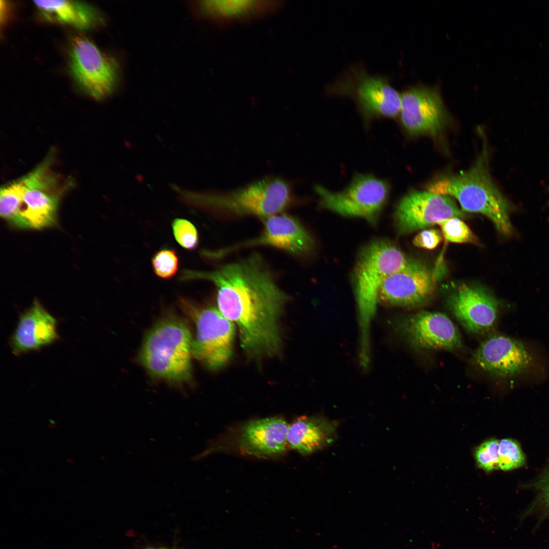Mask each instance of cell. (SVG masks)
I'll use <instances>...</instances> for the list:
<instances>
[{
    "instance_id": "1",
    "label": "cell",
    "mask_w": 549,
    "mask_h": 549,
    "mask_svg": "<svg viewBox=\"0 0 549 549\" xmlns=\"http://www.w3.org/2000/svg\"><path fill=\"white\" fill-rule=\"evenodd\" d=\"M181 278L213 283L217 308L236 325L241 347L248 355L269 356L279 350V321L289 296L260 256L254 254L211 271L185 270Z\"/></svg>"
},
{
    "instance_id": "2",
    "label": "cell",
    "mask_w": 549,
    "mask_h": 549,
    "mask_svg": "<svg viewBox=\"0 0 549 549\" xmlns=\"http://www.w3.org/2000/svg\"><path fill=\"white\" fill-rule=\"evenodd\" d=\"M485 151L475 165L467 171L444 175L428 185V191L451 196L463 211L486 216L503 235L512 232L509 218L508 202L493 182L489 174Z\"/></svg>"
},
{
    "instance_id": "3",
    "label": "cell",
    "mask_w": 549,
    "mask_h": 549,
    "mask_svg": "<svg viewBox=\"0 0 549 549\" xmlns=\"http://www.w3.org/2000/svg\"><path fill=\"white\" fill-rule=\"evenodd\" d=\"M404 253L386 240H376L360 253L354 269V284L360 329V362L370 361L369 331L378 293L385 279L408 262Z\"/></svg>"
},
{
    "instance_id": "4",
    "label": "cell",
    "mask_w": 549,
    "mask_h": 549,
    "mask_svg": "<svg viewBox=\"0 0 549 549\" xmlns=\"http://www.w3.org/2000/svg\"><path fill=\"white\" fill-rule=\"evenodd\" d=\"M190 330L182 320L169 316L147 333L139 359L153 377L175 382L190 380L192 375Z\"/></svg>"
},
{
    "instance_id": "5",
    "label": "cell",
    "mask_w": 549,
    "mask_h": 549,
    "mask_svg": "<svg viewBox=\"0 0 549 549\" xmlns=\"http://www.w3.org/2000/svg\"><path fill=\"white\" fill-rule=\"evenodd\" d=\"M190 195L193 201L203 207L266 218L283 211L288 205L291 194L285 181L268 177L227 193Z\"/></svg>"
},
{
    "instance_id": "6",
    "label": "cell",
    "mask_w": 549,
    "mask_h": 549,
    "mask_svg": "<svg viewBox=\"0 0 549 549\" xmlns=\"http://www.w3.org/2000/svg\"><path fill=\"white\" fill-rule=\"evenodd\" d=\"M179 305L196 326L192 355L212 370L226 364L232 355L234 324L217 308L201 307L184 298L180 299Z\"/></svg>"
},
{
    "instance_id": "7",
    "label": "cell",
    "mask_w": 549,
    "mask_h": 549,
    "mask_svg": "<svg viewBox=\"0 0 549 549\" xmlns=\"http://www.w3.org/2000/svg\"><path fill=\"white\" fill-rule=\"evenodd\" d=\"M390 185L384 179L368 174H355L340 192H333L317 185L321 205L346 217H361L374 223L386 204Z\"/></svg>"
},
{
    "instance_id": "8",
    "label": "cell",
    "mask_w": 549,
    "mask_h": 549,
    "mask_svg": "<svg viewBox=\"0 0 549 549\" xmlns=\"http://www.w3.org/2000/svg\"><path fill=\"white\" fill-rule=\"evenodd\" d=\"M330 91L354 99L362 115L374 117H395L400 114L401 94L386 77L371 75L362 68H353L344 79L337 82Z\"/></svg>"
},
{
    "instance_id": "9",
    "label": "cell",
    "mask_w": 549,
    "mask_h": 549,
    "mask_svg": "<svg viewBox=\"0 0 549 549\" xmlns=\"http://www.w3.org/2000/svg\"><path fill=\"white\" fill-rule=\"evenodd\" d=\"M69 66L78 84L95 99L106 97L116 85L117 64L85 37L76 36L71 40Z\"/></svg>"
},
{
    "instance_id": "10",
    "label": "cell",
    "mask_w": 549,
    "mask_h": 549,
    "mask_svg": "<svg viewBox=\"0 0 549 549\" xmlns=\"http://www.w3.org/2000/svg\"><path fill=\"white\" fill-rule=\"evenodd\" d=\"M463 211L449 196L413 190L399 201L394 218L398 231L404 234L449 218H464L466 215Z\"/></svg>"
},
{
    "instance_id": "11",
    "label": "cell",
    "mask_w": 549,
    "mask_h": 549,
    "mask_svg": "<svg viewBox=\"0 0 549 549\" xmlns=\"http://www.w3.org/2000/svg\"><path fill=\"white\" fill-rule=\"evenodd\" d=\"M397 329L408 343L418 350H454L462 346L461 337L444 314L421 311L397 321Z\"/></svg>"
},
{
    "instance_id": "12",
    "label": "cell",
    "mask_w": 549,
    "mask_h": 549,
    "mask_svg": "<svg viewBox=\"0 0 549 549\" xmlns=\"http://www.w3.org/2000/svg\"><path fill=\"white\" fill-rule=\"evenodd\" d=\"M401 123L411 135L435 136L442 130L446 112L439 89L417 85L401 94Z\"/></svg>"
},
{
    "instance_id": "13",
    "label": "cell",
    "mask_w": 549,
    "mask_h": 549,
    "mask_svg": "<svg viewBox=\"0 0 549 549\" xmlns=\"http://www.w3.org/2000/svg\"><path fill=\"white\" fill-rule=\"evenodd\" d=\"M43 163L26 175L27 186L13 225L20 228L42 229L55 223L59 195L52 191L55 179Z\"/></svg>"
},
{
    "instance_id": "14",
    "label": "cell",
    "mask_w": 549,
    "mask_h": 549,
    "mask_svg": "<svg viewBox=\"0 0 549 549\" xmlns=\"http://www.w3.org/2000/svg\"><path fill=\"white\" fill-rule=\"evenodd\" d=\"M435 278L430 269L418 260L410 259L402 269L388 276L380 287L378 301L398 307H414L432 296Z\"/></svg>"
},
{
    "instance_id": "15",
    "label": "cell",
    "mask_w": 549,
    "mask_h": 549,
    "mask_svg": "<svg viewBox=\"0 0 549 549\" xmlns=\"http://www.w3.org/2000/svg\"><path fill=\"white\" fill-rule=\"evenodd\" d=\"M452 314L468 331L484 334L493 327L497 318L498 302L482 288L462 284L448 299Z\"/></svg>"
},
{
    "instance_id": "16",
    "label": "cell",
    "mask_w": 549,
    "mask_h": 549,
    "mask_svg": "<svg viewBox=\"0 0 549 549\" xmlns=\"http://www.w3.org/2000/svg\"><path fill=\"white\" fill-rule=\"evenodd\" d=\"M313 245L312 236L298 220L280 213L265 218L263 231L258 236L217 253L220 256L239 248L267 246L301 255L309 252Z\"/></svg>"
},
{
    "instance_id": "17",
    "label": "cell",
    "mask_w": 549,
    "mask_h": 549,
    "mask_svg": "<svg viewBox=\"0 0 549 549\" xmlns=\"http://www.w3.org/2000/svg\"><path fill=\"white\" fill-rule=\"evenodd\" d=\"M531 358L522 342L503 335H493L484 340L473 355V360L481 370L501 377L521 373Z\"/></svg>"
},
{
    "instance_id": "18",
    "label": "cell",
    "mask_w": 549,
    "mask_h": 549,
    "mask_svg": "<svg viewBox=\"0 0 549 549\" xmlns=\"http://www.w3.org/2000/svg\"><path fill=\"white\" fill-rule=\"evenodd\" d=\"M59 338L56 319L36 300L19 316L10 345L12 353L17 356L40 350Z\"/></svg>"
},
{
    "instance_id": "19",
    "label": "cell",
    "mask_w": 549,
    "mask_h": 549,
    "mask_svg": "<svg viewBox=\"0 0 549 549\" xmlns=\"http://www.w3.org/2000/svg\"><path fill=\"white\" fill-rule=\"evenodd\" d=\"M288 427L287 422L278 417L250 421L239 431L238 445L248 455L260 458L280 455L288 445Z\"/></svg>"
},
{
    "instance_id": "20",
    "label": "cell",
    "mask_w": 549,
    "mask_h": 549,
    "mask_svg": "<svg viewBox=\"0 0 549 549\" xmlns=\"http://www.w3.org/2000/svg\"><path fill=\"white\" fill-rule=\"evenodd\" d=\"M338 423L321 416H301L289 425L288 445L301 454L320 450L333 442Z\"/></svg>"
},
{
    "instance_id": "21",
    "label": "cell",
    "mask_w": 549,
    "mask_h": 549,
    "mask_svg": "<svg viewBox=\"0 0 549 549\" xmlns=\"http://www.w3.org/2000/svg\"><path fill=\"white\" fill-rule=\"evenodd\" d=\"M202 8L210 17L224 25L260 18L280 8V1H205Z\"/></svg>"
},
{
    "instance_id": "22",
    "label": "cell",
    "mask_w": 549,
    "mask_h": 549,
    "mask_svg": "<svg viewBox=\"0 0 549 549\" xmlns=\"http://www.w3.org/2000/svg\"><path fill=\"white\" fill-rule=\"evenodd\" d=\"M46 18L81 29L90 28L101 20L97 10L88 4L72 1H35Z\"/></svg>"
},
{
    "instance_id": "23",
    "label": "cell",
    "mask_w": 549,
    "mask_h": 549,
    "mask_svg": "<svg viewBox=\"0 0 549 549\" xmlns=\"http://www.w3.org/2000/svg\"><path fill=\"white\" fill-rule=\"evenodd\" d=\"M26 175L5 185L1 189L0 214L12 224L18 216L23 194L27 186Z\"/></svg>"
},
{
    "instance_id": "24",
    "label": "cell",
    "mask_w": 549,
    "mask_h": 549,
    "mask_svg": "<svg viewBox=\"0 0 549 549\" xmlns=\"http://www.w3.org/2000/svg\"><path fill=\"white\" fill-rule=\"evenodd\" d=\"M446 241L454 243L478 244L479 240L469 227L459 218H451L437 224Z\"/></svg>"
},
{
    "instance_id": "25",
    "label": "cell",
    "mask_w": 549,
    "mask_h": 549,
    "mask_svg": "<svg viewBox=\"0 0 549 549\" xmlns=\"http://www.w3.org/2000/svg\"><path fill=\"white\" fill-rule=\"evenodd\" d=\"M498 454L499 468L504 471L518 468L525 463V456L520 445L510 439L500 441Z\"/></svg>"
},
{
    "instance_id": "26",
    "label": "cell",
    "mask_w": 549,
    "mask_h": 549,
    "mask_svg": "<svg viewBox=\"0 0 549 549\" xmlns=\"http://www.w3.org/2000/svg\"><path fill=\"white\" fill-rule=\"evenodd\" d=\"M151 264L155 274L163 279H170L178 269L179 259L175 251L165 248L156 252L151 259Z\"/></svg>"
},
{
    "instance_id": "27",
    "label": "cell",
    "mask_w": 549,
    "mask_h": 549,
    "mask_svg": "<svg viewBox=\"0 0 549 549\" xmlns=\"http://www.w3.org/2000/svg\"><path fill=\"white\" fill-rule=\"evenodd\" d=\"M173 233L177 242L184 248L193 250L199 242L198 231L189 221L177 218L172 223Z\"/></svg>"
},
{
    "instance_id": "28",
    "label": "cell",
    "mask_w": 549,
    "mask_h": 549,
    "mask_svg": "<svg viewBox=\"0 0 549 549\" xmlns=\"http://www.w3.org/2000/svg\"><path fill=\"white\" fill-rule=\"evenodd\" d=\"M499 442L496 439L486 440L480 444L475 450V458L479 466L486 471L499 468Z\"/></svg>"
},
{
    "instance_id": "29",
    "label": "cell",
    "mask_w": 549,
    "mask_h": 549,
    "mask_svg": "<svg viewBox=\"0 0 549 549\" xmlns=\"http://www.w3.org/2000/svg\"><path fill=\"white\" fill-rule=\"evenodd\" d=\"M442 235L436 229L424 230L418 233L413 239V244L416 247L427 250L435 249L442 241Z\"/></svg>"
},
{
    "instance_id": "30",
    "label": "cell",
    "mask_w": 549,
    "mask_h": 549,
    "mask_svg": "<svg viewBox=\"0 0 549 549\" xmlns=\"http://www.w3.org/2000/svg\"><path fill=\"white\" fill-rule=\"evenodd\" d=\"M539 501L542 510V517H549V479L542 487Z\"/></svg>"
},
{
    "instance_id": "31",
    "label": "cell",
    "mask_w": 549,
    "mask_h": 549,
    "mask_svg": "<svg viewBox=\"0 0 549 549\" xmlns=\"http://www.w3.org/2000/svg\"><path fill=\"white\" fill-rule=\"evenodd\" d=\"M143 549H177V548H176L175 547L168 548V547H156L149 546V547H145V548H144Z\"/></svg>"
}]
</instances>
